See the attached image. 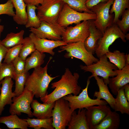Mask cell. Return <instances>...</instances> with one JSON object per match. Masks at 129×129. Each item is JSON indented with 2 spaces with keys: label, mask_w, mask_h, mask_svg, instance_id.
Here are the masks:
<instances>
[{
  "label": "cell",
  "mask_w": 129,
  "mask_h": 129,
  "mask_svg": "<svg viewBox=\"0 0 129 129\" xmlns=\"http://www.w3.org/2000/svg\"><path fill=\"white\" fill-rule=\"evenodd\" d=\"M80 75L74 72L73 74L68 68H66L60 79L52 83L51 88L54 89L51 93L40 98L43 103L49 104L70 94L77 95L80 93L81 87L78 84Z\"/></svg>",
  "instance_id": "cell-1"
},
{
  "label": "cell",
  "mask_w": 129,
  "mask_h": 129,
  "mask_svg": "<svg viewBox=\"0 0 129 129\" xmlns=\"http://www.w3.org/2000/svg\"><path fill=\"white\" fill-rule=\"evenodd\" d=\"M52 58L50 57L44 67L40 66L34 68L32 73L29 75L25 83V88L32 92L36 98H40L48 94L49 83L59 76L52 77L48 73V64Z\"/></svg>",
  "instance_id": "cell-2"
},
{
  "label": "cell",
  "mask_w": 129,
  "mask_h": 129,
  "mask_svg": "<svg viewBox=\"0 0 129 129\" xmlns=\"http://www.w3.org/2000/svg\"><path fill=\"white\" fill-rule=\"evenodd\" d=\"M99 59L97 62L90 65H81L80 69L84 72H89L91 73V75L88 77L90 79L96 76H101L105 83L108 85L110 77H113L117 75L115 70L118 68L114 64L108 61L105 54Z\"/></svg>",
  "instance_id": "cell-3"
},
{
  "label": "cell",
  "mask_w": 129,
  "mask_h": 129,
  "mask_svg": "<svg viewBox=\"0 0 129 129\" xmlns=\"http://www.w3.org/2000/svg\"><path fill=\"white\" fill-rule=\"evenodd\" d=\"M61 0H43L37 6V15L41 21L57 23L60 13L64 4Z\"/></svg>",
  "instance_id": "cell-4"
},
{
  "label": "cell",
  "mask_w": 129,
  "mask_h": 129,
  "mask_svg": "<svg viewBox=\"0 0 129 129\" xmlns=\"http://www.w3.org/2000/svg\"><path fill=\"white\" fill-rule=\"evenodd\" d=\"M73 112L68 102L62 97L55 101L52 112L53 126L55 129H65L71 118Z\"/></svg>",
  "instance_id": "cell-5"
},
{
  "label": "cell",
  "mask_w": 129,
  "mask_h": 129,
  "mask_svg": "<svg viewBox=\"0 0 129 129\" xmlns=\"http://www.w3.org/2000/svg\"><path fill=\"white\" fill-rule=\"evenodd\" d=\"M96 17V15L95 13L81 12L77 11L65 3L57 22L59 26L65 27L73 24H76L80 23L82 21L94 20Z\"/></svg>",
  "instance_id": "cell-6"
},
{
  "label": "cell",
  "mask_w": 129,
  "mask_h": 129,
  "mask_svg": "<svg viewBox=\"0 0 129 129\" xmlns=\"http://www.w3.org/2000/svg\"><path fill=\"white\" fill-rule=\"evenodd\" d=\"M114 0L101 2L93 7L90 10L96 15L93 22L95 26L103 34L105 31L113 24L114 15L110 13V8Z\"/></svg>",
  "instance_id": "cell-7"
},
{
  "label": "cell",
  "mask_w": 129,
  "mask_h": 129,
  "mask_svg": "<svg viewBox=\"0 0 129 129\" xmlns=\"http://www.w3.org/2000/svg\"><path fill=\"white\" fill-rule=\"evenodd\" d=\"M90 79L88 78L86 87L82 89L78 95H73L70 94L62 97L68 102L70 107L73 112L77 109H86L92 106L108 104L105 100L92 99L89 97L88 89L90 83Z\"/></svg>",
  "instance_id": "cell-8"
},
{
  "label": "cell",
  "mask_w": 129,
  "mask_h": 129,
  "mask_svg": "<svg viewBox=\"0 0 129 129\" xmlns=\"http://www.w3.org/2000/svg\"><path fill=\"white\" fill-rule=\"evenodd\" d=\"M60 47L61 50H59L58 52L64 51L67 52L64 55L65 58H75L81 60L86 65L96 62L99 60L87 50L84 46L83 42L69 43Z\"/></svg>",
  "instance_id": "cell-9"
},
{
  "label": "cell",
  "mask_w": 129,
  "mask_h": 129,
  "mask_svg": "<svg viewBox=\"0 0 129 129\" xmlns=\"http://www.w3.org/2000/svg\"><path fill=\"white\" fill-rule=\"evenodd\" d=\"M120 38L124 42H126L125 34H124L116 24H113L108 27L99 40L95 53L99 59L110 51L109 48L117 39Z\"/></svg>",
  "instance_id": "cell-10"
},
{
  "label": "cell",
  "mask_w": 129,
  "mask_h": 129,
  "mask_svg": "<svg viewBox=\"0 0 129 129\" xmlns=\"http://www.w3.org/2000/svg\"><path fill=\"white\" fill-rule=\"evenodd\" d=\"M34 96L32 92L25 88L21 94L12 98V102L9 108L10 113L20 116L23 113L27 114L29 117H32L33 116L31 105Z\"/></svg>",
  "instance_id": "cell-11"
},
{
  "label": "cell",
  "mask_w": 129,
  "mask_h": 129,
  "mask_svg": "<svg viewBox=\"0 0 129 129\" xmlns=\"http://www.w3.org/2000/svg\"><path fill=\"white\" fill-rule=\"evenodd\" d=\"M64 27L57 23H51L41 21L37 28L30 27L29 31L37 37L54 40H62V36L65 31Z\"/></svg>",
  "instance_id": "cell-12"
},
{
  "label": "cell",
  "mask_w": 129,
  "mask_h": 129,
  "mask_svg": "<svg viewBox=\"0 0 129 129\" xmlns=\"http://www.w3.org/2000/svg\"><path fill=\"white\" fill-rule=\"evenodd\" d=\"M90 25L89 20H86L74 27H66L62 35V40L67 43L84 42L89 35Z\"/></svg>",
  "instance_id": "cell-13"
},
{
  "label": "cell",
  "mask_w": 129,
  "mask_h": 129,
  "mask_svg": "<svg viewBox=\"0 0 129 129\" xmlns=\"http://www.w3.org/2000/svg\"><path fill=\"white\" fill-rule=\"evenodd\" d=\"M86 109V116L89 129H95L111 110L107 105L92 106Z\"/></svg>",
  "instance_id": "cell-14"
},
{
  "label": "cell",
  "mask_w": 129,
  "mask_h": 129,
  "mask_svg": "<svg viewBox=\"0 0 129 129\" xmlns=\"http://www.w3.org/2000/svg\"><path fill=\"white\" fill-rule=\"evenodd\" d=\"M29 37L34 43L36 49L43 53H47L54 55L53 49L58 47L66 45L67 43L62 40H54L39 38L31 32Z\"/></svg>",
  "instance_id": "cell-15"
},
{
  "label": "cell",
  "mask_w": 129,
  "mask_h": 129,
  "mask_svg": "<svg viewBox=\"0 0 129 129\" xmlns=\"http://www.w3.org/2000/svg\"><path fill=\"white\" fill-rule=\"evenodd\" d=\"M12 79L7 76L0 81L2 86L0 93V115L2 114L5 106L7 105H10L12 102V98L16 96L12 91L14 84Z\"/></svg>",
  "instance_id": "cell-16"
},
{
  "label": "cell",
  "mask_w": 129,
  "mask_h": 129,
  "mask_svg": "<svg viewBox=\"0 0 129 129\" xmlns=\"http://www.w3.org/2000/svg\"><path fill=\"white\" fill-rule=\"evenodd\" d=\"M115 71L117 75L110 78L108 84L112 93L116 96L118 91L129 83V65H126L122 69Z\"/></svg>",
  "instance_id": "cell-17"
},
{
  "label": "cell",
  "mask_w": 129,
  "mask_h": 129,
  "mask_svg": "<svg viewBox=\"0 0 129 129\" xmlns=\"http://www.w3.org/2000/svg\"><path fill=\"white\" fill-rule=\"evenodd\" d=\"M93 20H89L90 34L84 42V45L86 49L93 54L95 53L98 42L103 35L95 26L93 22Z\"/></svg>",
  "instance_id": "cell-18"
},
{
  "label": "cell",
  "mask_w": 129,
  "mask_h": 129,
  "mask_svg": "<svg viewBox=\"0 0 129 129\" xmlns=\"http://www.w3.org/2000/svg\"><path fill=\"white\" fill-rule=\"evenodd\" d=\"M55 102L49 104H42L37 100L33 99L31 105L33 110V116L39 119H46L52 117V112Z\"/></svg>",
  "instance_id": "cell-19"
},
{
  "label": "cell",
  "mask_w": 129,
  "mask_h": 129,
  "mask_svg": "<svg viewBox=\"0 0 129 129\" xmlns=\"http://www.w3.org/2000/svg\"><path fill=\"white\" fill-rule=\"evenodd\" d=\"M98 87L99 91H95L94 93L93 96L96 99L100 100L103 99L105 100L113 109H114L115 98L110 92L107 84L104 82L102 78L98 76L94 77Z\"/></svg>",
  "instance_id": "cell-20"
},
{
  "label": "cell",
  "mask_w": 129,
  "mask_h": 129,
  "mask_svg": "<svg viewBox=\"0 0 129 129\" xmlns=\"http://www.w3.org/2000/svg\"><path fill=\"white\" fill-rule=\"evenodd\" d=\"M86 108L79 109L78 113L74 110L72 113L68 129H89L86 116Z\"/></svg>",
  "instance_id": "cell-21"
},
{
  "label": "cell",
  "mask_w": 129,
  "mask_h": 129,
  "mask_svg": "<svg viewBox=\"0 0 129 129\" xmlns=\"http://www.w3.org/2000/svg\"><path fill=\"white\" fill-rule=\"evenodd\" d=\"M15 10V14L13 17L14 21L17 24L25 25L27 21L26 10L27 5L23 0H11Z\"/></svg>",
  "instance_id": "cell-22"
},
{
  "label": "cell",
  "mask_w": 129,
  "mask_h": 129,
  "mask_svg": "<svg viewBox=\"0 0 129 129\" xmlns=\"http://www.w3.org/2000/svg\"><path fill=\"white\" fill-rule=\"evenodd\" d=\"M16 114L0 117V123L5 124L10 129H27L28 124L24 119L19 118Z\"/></svg>",
  "instance_id": "cell-23"
},
{
  "label": "cell",
  "mask_w": 129,
  "mask_h": 129,
  "mask_svg": "<svg viewBox=\"0 0 129 129\" xmlns=\"http://www.w3.org/2000/svg\"><path fill=\"white\" fill-rule=\"evenodd\" d=\"M119 114L111 110L95 129H118L120 125Z\"/></svg>",
  "instance_id": "cell-24"
},
{
  "label": "cell",
  "mask_w": 129,
  "mask_h": 129,
  "mask_svg": "<svg viewBox=\"0 0 129 129\" xmlns=\"http://www.w3.org/2000/svg\"><path fill=\"white\" fill-rule=\"evenodd\" d=\"M45 56L44 53L36 49L31 54V56L25 60V72H28L31 69L41 66L44 63Z\"/></svg>",
  "instance_id": "cell-25"
},
{
  "label": "cell",
  "mask_w": 129,
  "mask_h": 129,
  "mask_svg": "<svg viewBox=\"0 0 129 129\" xmlns=\"http://www.w3.org/2000/svg\"><path fill=\"white\" fill-rule=\"evenodd\" d=\"M24 32L23 30L16 33L11 32L8 34L4 39L0 40V42L3 45L8 48L22 44L24 41L23 36Z\"/></svg>",
  "instance_id": "cell-26"
},
{
  "label": "cell",
  "mask_w": 129,
  "mask_h": 129,
  "mask_svg": "<svg viewBox=\"0 0 129 129\" xmlns=\"http://www.w3.org/2000/svg\"><path fill=\"white\" fill-rule=\"evenodd\" d=\"M115 99L114 109L115 111L119 112L122 114L129 115V102L125 95L123 87L118 91Z\"/></svg>",
  "instance_id": "cell-27"
},
{
  "label": "cell",
  "mask_w": 129,
  "mask_h": 129,
  "mask_svg": "<svg viewBox=\"0 0 129 129\" xmlns=\"http://www.w3.org/2000/svg\"><path fill=\"white\" fill-rule=\"evenodd\" d=\"M128 9H129V0H114L110 11V13H114L113 24H115L124 11Z\"/></svg>",
  "instance_id": "cell-28"
},
{
  "label": "cell",
  "mask_w": 129,
  "mask_h": 129,
  "mask_svg": "<svg viewBox=\"0 0 129 129\" xmlns=\"http://www.w3.org/2000/svg\"><path fill=\"white\" fill-rule=\"evenodd\" d=\"M28 123V127L34 129H54L52 125V117L46 119L31 118H27L24 119Z\"/></svg>",
  "instance_id": "cell-29"
},
{
  "label": "cell",
  "mask_w": 129,
  "mask_h": 129,
  "mask_svg": "<svg viewBox=\"0 0 129 129\" xmlns=\"http://www.w3.org/2000/svg\"><path fill=\"white\" fill-rule=\"evenodd\" d=\"M105 55L109 59V61L115 65L118 70L122 69L126 65L125 54L124 53L116 50L113 52L109 51Z\"/></svg>",
  "instance_id": "cell-30"
},
{
  "label": "cell",
  "mask_w": 129,
  "mask_h": 129,
  "mask_svg": "<svg viewBox=\"0 0 129 129\" xmlns=\"http://www.w3.org/2000/svg\"><path fill=\"white\" fill-rule=\"evenodd\" d=\"M26 12L27 21L25 25L26 28L33 27L37 28L40 26L41 21L36 13L37 6L30 5H27Z\"/></svg>",
  "instance_id": "cell-31"
},
{
  "label": "cell",
  "mask_w": 129,
  "mask_h": 129,
  "mask_svg": "<svg viewBox=\"0 0 129 129\" xmlns=\"http://www.w3.org/2000/svg\"><path fill=\"white\" fill-rule=\"evenodd\" d=\"M29 75L28 72L16 75L14 80L15 81V89L13 92L16 96H19L23 91L25 83Z\"/></svg>",
  "instance_id": "cell-32"
},
{
  "label": "cell",
  "mask_w": 129,
  "mask_h": 129,
  "mask_svg": "<svg viewBox=\"0 0 129 129\" xmlns=\"http://www.w3.org/2000/svg\"><path fill=\"white\" fill-rule=\"evenodd\" d=\"M36 49L35 46L30 38L27 37L24 38V41L19 56L25 60L27 57Z\"/></svg>",
  "instance_id": "cell-33"
},
{
  "label": "cell",
  "mask_w": 129,
  "mask_h": 129,
  "mask_svg": "<svg viewBox=\"0 0 129 129\" xmlns=\"http://www.w3.org/2000/svg\"><path fill=\"white\" fill-rule=\"evenodd\" d=\"M16 75L12 63H2L0 65V82L5 77L9 76L15 80Z\"/></svg>",
  "instance_id": "cell-34"
},
{
  "label": "cell",
  "mask_w": 129,
  "mask_h": 129,
  "mask_svg": "<svg viewBox=\"0 0 129 129\" xmlns=\"http://www.w3.org/2000/svg\"><path fill=\"white\" fill-rule=\"evenodd\" d=\"M71 8L77 11L89 13H94L88 9L85 5L86 0H61Z\"/></svg>",
  "instance_id": "cell-35"
},
{
  "label": "cell",
  "mask_w": 129,
  "mask_h": 129,
  "mask_svg": "<svg viewBox=\"0 0 129 129\" xmlns=\"http://www.w3.org/2000/svg\"><path fill=\"white\" fill-rule=\"evenodd\" d=\"M121 20H118L116 24L125 34L129 30V9L125 10L121 16Z\"/></svg>",
  "instance_id": "cell-36"
},
{
  "label": "cell",
  "mask_w": 129,
  "mask_h": 129,
  "mask_svg": "<svg viewBox=\"0 0 129 129\" xmlns=\"http://www.w3.org/2000/svg\"><path fill=\"white\" fill-rule=\"evenodd\" d=\"M22 44L17 45L9 48L4 58L3 63H11L19 56Z\"/></svg>",
  "instance_id": "cell-37"
},
{
  "label": "cell",
  "mask_w": 129,
  "mask_h": 129,
  "mask_svg": "<svg viewBox=\"0 0 129 129\" xmlns=\"http://www.w3.org/2000/svg\"><path fill=\"white\" fill-rule=\"evenodd\" d=\"M13 8L11 0H8L5 3L0 4V15L6 14L13 17L15 14Z\"/></svg>",
  "instance_id": "cell-38"
},
{
  "label": "cell",
  "mask_w": 129,
  "mask_h": 129,
  "mask_svg": "<svg viewBox=\"0 0 129 129\" xmlns=\"http://www.w3.org/2000/svg\"><path fill=\"white\" fill-rule=\"evenodd\" d=\"M16 75L25 72V60L18 56L12 62Z\"/></svg>",
  "instance_id": "cell-39"
},
{
  "label": "cell",
  "mask_w": 129,
  "mask_h": 129,
  "mask_svg": "<svg viewBox=\"0 0 129 129\" xmlns=\"http://www.w3.org/2000/svg\"><path fill=\"white\" fill-rule=\"evenodd\" d=\"M109 0H86L85 5L90 10L91 8L101 2H107Z\"/></svg>",
  "instance_id": "cell-40"
},
{
  "label": "cell",
  "mask_w": 129,
  "mask_h": 129,
  "mask_svg": "<svg viewBox=\"0 0 129 129\" xmlns=\"http://www.w3.org/2000/svg\"><path fill=\"white\" fill-rule=\"evenodd\" d=\"M9 49L3 45L0 41V65L2 63V61L5 58Z\"/></svg>",
  "instance_id": "cell-41"
},
{
  "label": "cell",
  "mask_w": 129,
  "mask_h": 129,
  "mask_svg": "<svg viewBox=\"0 0 129 129\" xmlns=\"http://www.w3.org/2000/svg\"><path fill=\"white\" fill-rule=\"evenodd\" d=\"M27 5H34L37 6L42 2L43 0H23Z\"/></svg>",
  "instance_id": "cell-42"
},
{
  "label": "cell",
  "mask_w": 129,
  "mask_h": 129,
  "mask_svg": "<svg viewBox=\"0 0 129 129\" xmlns=\"http://www.w3.org/2000/svg\"><path fill=\"white\" fill-rule=\"evenodd\" d=\"M123 87L125 95L129 102V85L128 84H127Z\"/></svg>",
  "instance_id": "cell-43"
},
{
  "label": "cell",
  "mask_w": 129,
  "mask_h": 129,
  "mask_svg": "<svg viewBox=\"0 0 129 129\" xmlns=\"http://www.w3.org/2000/svg\"><path fill=\"white\" fill-rule=\"evenodd\" d=\"M126 59V64L129 65V54H126L125 55Z\"/></svg>",
  "instance_id": "cell-44"
},
{
  "label": "cell",
  "mask_w": 129,
  "mask_h": 129,
  "mask_svg": "<svg viewBox=\"0 0 129 129\" xmlns=\"http://www.w3.org/2000/svg\"><path fill=\"white\" fill-rule=\"evenodd\" d=\"M4 28V25H0V39L1 38V34L3 32Z\"/></svg>",
  "instance_id": "cell-45"
},
{
  "label": "cell",
  "mask_w": 129,
  "mask_h": 129,
  "mask_svg": "<svg viewBox=\"0 0 129 129\" xmlns=\"http://www.w3.org/2000/svg\"><path fill=\"white\" fill-rule=\"evenodd\" d=\"M125 39L126 40H128L129 39V33H126L125 34Z\"/></svg>",
  "instance_id": "cell-46"
},
{
  "label": "cell",
  "mask_w": 129,
  "mask_h": 129,
  "mask_svg": "<svg viewBox=\"0 0 129 129\" xmlns=\"http://www.w3.org/2000/svg\"><path fill=\"white\" fill-rule=\"evenodd\" d=\"M1 85V82H0V88H1L0 85Z\"/></svg>",
  "instance_id": "cell-47"
},
{
  "label": "cell",
  "mask_w": 129,
  "mask_h": 129,
  "mask_svg": "<svg viewBox=\"0 0 129 129\" xmlns=\"http://www.w3.org/2000/svg\"><path fill=\"white\" fill-rule=\"evenodd\" d=\"M1 20L0 18V23L1 22Z\"/></svg>",
  "instance_id": "cell-48"
},
{
  "label": "cell",
  "mask_w": 129,
  "mask_h": 129,
  "mask_svg": "<svg viewBox=\"0 0 129 129\" xmlns=\"http://www.w3.org/2000/svg\"><path fill=\"white\" fill-rule=\"evenodd\" d=\"M1 128H0V129H1Z\"/></svg>",
  "instance_id": "cell-49"
}]
</instances>
